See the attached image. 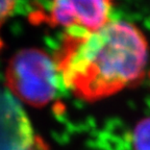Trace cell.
Masks as SVG:
<instances>
[{
	"label": "cell",
	"instance_id": "obj_2",
	"mask_svg": "<svg viewBox=\"0 0 150 150\" xmlns=\"http://www.w3.org/2000/svg\"><path fill=\"white\" fill-rule=\"evenodd\" d=\"M59 80L54 57L38 48L15 53L5 70V83L14 96L37 108L46 105L55 97Z\"/></svg>",
	"mask_w": 150,
	"mask_h": 150
},
{
	"label": "cell",
	"instance_id": "obj_4",
	"mask_svg": "<svg viewBox=\"0 0 150 150\" xmlns=\"http://www.w3.org/2000/svg\"><path fill=\"white\" fill-rule=\"evenodd\" d=\"M37 137L16 103L0 100V150H33Z\"/></svg>",
	"mask_w": 150,
	"mask_h": 150
},
{
	"label": "cell",
	"instance_id": "obj_5",
	"mask_svg": "<svg viewBox=\"0 0 150 150\" xmlns=\"http://www.w3.org/2000/svg\"><path fill=\"white\" fill-rule=\"evenodd\" d=\"M134 150H150V117L142 119L131 134Z\"/></svg>",
	"mask_w": 150,
	"mask_h": 150
},
{
	"label": "cell",
	"instance_id": "obj_6",
	"mask_svg": "<svg viewBox=\"0 0 150 150\" xmlns=\"http://www.w3.org/2000/svg\"><path fill=\"white\" fill-rule=\"evenodd\" d=\"M18 0H0V50L4 46V41L1 37V29L7 19L12 16Z\"/></svg>",
	"mask_w": 150,
	"mask_h": 150
},
{
	"label": "cell",
	"instance_id": "obj_1",
	"mask_svg": "<svg viewBox=\"0 0 150 150\" xmlns=\"http://www.w3.org/2000/svg\"><path fill=\"white\" fill-rule=\"evenodd\" d=\"M53 57L65 87L94 102L144 79L148 42L136 25L115 20L97 31L67 29Z\"/></svg>",
	"mask_w": 150,
	"mask_h": 150
},
{
	"label": "cell",
	"instance_id": "obj_7",
	"mask_svg": "<svg viewBox=\"0 0 150 150\" xmlns=\"http://www.w3.org/2000/svg\"><path fill=\"white\" fill-rule=\"evenodd\" d=\"M33 150H49V149H48V147H47L46 144H45L44 142L39 138V137H37Z\"/></svg>",
	"mask_w": 150,
	"mask_h": 150
},
{
	"label": "cell",
	"instance_id": "obj_3",
	"mask_svg": "<svg viewBox=\"0 0 150 150\" xmlns=\"http://www.w3.org/2000/svg\"><path fill=\"white\" fill-rule=\"evenodd\" d=\"M112 0H51L48 8L28 15L33 25L97 31L110 22Z\"/></svg>",
	"mask_w": 150,
	"mask_h": 150
}]
</instances>
